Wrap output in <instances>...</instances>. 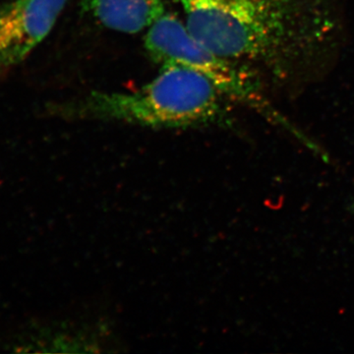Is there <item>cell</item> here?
Listing matches in <instances>:
<instances>
[{
    "label": "cell",
    "instance_id": "cell-1",
    "mask_svg": "<svg viewBox=\"0 0 354 354\" xmlns=\"http://www.w3.org/2000/svg\"><path fill=\"white\" fill-rule=\"evenodd\" d=\"M197 41L221 57L283 78L329 43V0H178Z\"/></svg>",
    "mask_w": 354,
    "mask_h": 354
},
{
    "label": "cell",
    "instance_id": "cell-2",
    "mask_svg": "<svg viewBox=\"0 0 354 354\" xmlns=\"http://www.w3.org/2000/svg\"><path fill=\"white\" fill-rule=\"evenodd\" d=\"M225 99L208 79L196 72L167 65L139 90L94 91L71 102L66 111L79 118L122 121L144 127H193L220 120L225 114Z\"/></svg>",
    "mask_w": 354,
    "mask_h": 354
},
{
    "label": "cell",
    "instance_id": "cell-3",
    "mask_svg": "<svg viewBox=\"0 0 354 354\" xmlns=\"http://www.w3.org/2000/svg\"><path fill=\"white\" fill-rule=\"evenodd\" d=\"M145 46L150 57L162 66L177 65L192 70L208 79L227 100L281 120L252 70L209 50L193 38L185 24L171 14L165 13L149 28Z\"/></svg>",
    "mask_w": 354,
    "mask_h": 354
},
{
    "label": "cell",
    "instance_id": "cell-4",
    "mask_svg": "<svg viewBox=\"0 0 354 354\" xmlns=\"http://www.w3.org/2000/svg\"><path fill=\"white\" fill-rule=\"evenodd\" d=\"M67 0H12L0 6V75L50 34Z\"/></svg>",
    "mask_w": 354,
    "mask_h": 354
},
{
    "label": "cell",
    "instance_id": "cell-5",
    "mask_svg": "<svg viewBox=\"0 0 354 354\" xmlns=\"http://www.w3.org/2000/svg\"><path fill=\"white\" fill-rule=\"evenodd\" d=\"M84 6L104 27L124 34L148 30L167 13L162 0H84Z\"/></svg>",
    "mask_w": 354,
    "mask_h": 354
}]
</instances>
